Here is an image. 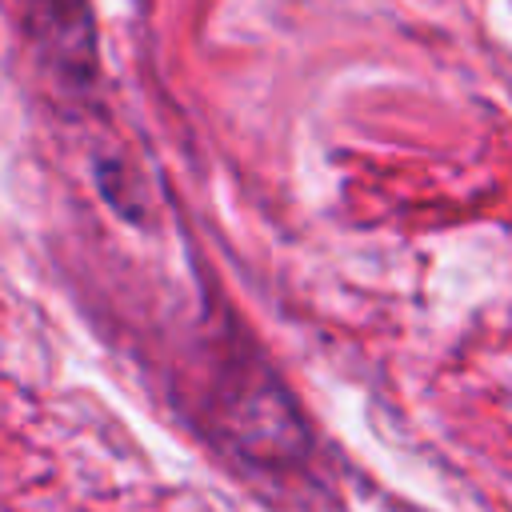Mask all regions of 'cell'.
I'll list each match as a JSON object with an SVG mask.
<instances>
[{
	"mask_svg": "<svg viewBox=\"0 0 512 512\" xmlns=\"http://www.w3.org/2000/svg\"><path fill=\"white\" fill-rule=\"evenodd\" d=\"M24 12L40 64L68 92H88L96 84V24L88 0H24Z\"/></svg>",
	"mask_w": 512,
	"mask_h": 512,
	"instance_id": "6da1fadb",
	"label": "cell"
}]
</instances>
